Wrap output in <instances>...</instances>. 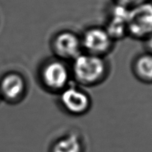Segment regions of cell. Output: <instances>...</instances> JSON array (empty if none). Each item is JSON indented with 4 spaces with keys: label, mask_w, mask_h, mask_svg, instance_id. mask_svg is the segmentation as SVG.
<instances>
[{
    "label": "cell",
    "mask_w": 152,
    "mask_h": 152,
    "mask_svg": "<svg viewBox=\"0 0 152 152\" xmlns=\"http://www.w3.org/2000/svg\"><path fill=\"white\" fill-rule=\"evenodd\" d=\"M129 13V8L117 4L111 10L108 20L104 28L114 42L123 39L128 36Z\"/></svg>",
    "instance_id": "8"
},
{
    "label": "cell",
    "mask_w": 152,
    "mask_h": 152,
    "mask_svg": "<svg viewBox=\"0 0 152 152\" xmlns=\"http://www.w3.org/2000/svg\"><path fill=\"white\" fill-rule=\"evenodd\" d=\"M58 95L61 108L71 116H83L91 108L92 100L90 95L78 86L70 84Z\"/></svg>",
    "instance_id": "4"
},
{
    "label": "cell",
    "mask_w": 152,
    "mask_h": 152,
    "mask_svg": "<svg viewBox=\"0 0 152 152\" xmlns=\"http://www.w3.org/2000/svg\"><path fill=\"white\" fill-rule=\"evenodd\" d=\"M143 42L146 52L152 54V34L149 37H147L145 40H143Z\"/></svg>",
    "instance_id": "12"
},
{
    "label": "cell",
    "mask_w": 152,
    "mask_h": 152,
    "mask_svg": "<svg viewBox=\"0 0 152 152\" xmlns=\"http://www.w3.org/2000/svg\"><path fill=\"white\" fill-rule=\"evenodd\" d=\"M28 93V83L20 73L10 71L0 79V96L1 100L9 104L22 102Z\"/></svg>",
    "instance_id": "7"
},
{
    "label": "cell",
    "mask_w": 152,
    "mask_h": 152,
    "mask_svg": "<svg viewBox=\"0 0 152 152\" xmlns=\"http://www.w3.org/2000/svg\"><path fill=\"white\" fill-rule=\"evenodd\" d=\"M134 76L139 81L152 84V54L145 52L138 55L132 62Z\"/></svg>",
    "instance_id": "9"
},
{
    "label": "cell",
    "mask_w": 152,
    "mask_h": 152,
    "mask_svg": "<svg viewBox=\"0 0 152 152\" xmlns=\"http://www.w3.org/2000/svg\"><path fill=\"white\" fill-rule=\"evenodd\" d=\"M50 152H84V144L77 134L71 132L55 140Z\"/></svg>",
    "instance_id": "10"
},
{
    "label": "cell",
    "mask_w": 152,
    "mask_h": 152,
    "mask_svg": "<svg viewBox=\"0 0 152 152\" xmlns=\"http://www.w3.org/2000/svg\"><path fill=\"white\" fill-rule=\"evenodd\" d=\"M114 1H115V4L124 6L128 8H132L148 0H114Z\"/></svg>",
    "instance_id": "11"
},
{
    "label": "cell",
    "mask_w": 152,
    "mask_h": 152,
    "mask_svg": "<svg viewBox=\"0 0 152 152\" xmlns=\"http://www.w3.org/2000/svg\"><path fill=\"white\" fill-rule=\"evenodd\" d=\"M50 49L54 57L65 62H72L83 52L80 37L68 30L59 31L53 36L50 41Z\"/></svg>",
    "instance_id": "6"
},
{
    "label": "cell",
    "mask_w": 152,
    "mask_h": 152,
    "mask_svg": "<svg viewBox=\"0 0 152 152\" xmlns=\"http://www.w3.org/2000/svg\"><path fill=\"white\" fill-rule=\"evenodd\" d=\"M56 57L43 62L38 71L42 87L49 93L59 94L70 85L72 80L70 65Z\"/></svg>",
    "instance_id": "2"
},
{
    "label": "cell",
    "mask_w": 152,
    "mask_h": 152,
    "mask_svg": "<svg viewBox=\"0 0 152 152\" xmlns=\"http://www.w3.org/2000/svg\"><path fill=\"white\" fill-rule=\"evenodd\" d=\"M72 79L84 87H94L103 83L109 74V66L105 57L83 52L71 62Z\"/></svg>",
    "instance_id": "1"
},
{
    "label": "cell",
    "mask_w": 152,
    "mask_h": 152,
    "mask_svg": "<svg viewBox=\"0 0 152 152\" xmlns=\"http://www.w3.org/2000/svg\"><path fill=\"white\" fill-rule=\"evenodd\" d=\"M1 101V96H0V102Z\"/></svg>",
    "instance_id": "13"
},
{
    "label": "cell",
    "mask_w": 152,
    "mask_h": 152,
    "mask_svg": "<svg viewBox=\"0 0 152 152\" xmlns=\"http://www.w3.org/2000/svg\"><path fill=\"white\" fill-rule=\"evenodd\" d=\"M128 36L145 40L152 34V1H145L129 8L127 21Z\"/></svg>",
    "instance_id": "3"
},
{
    "label": "cell",
    "mask_w": 152,
    "mask_h": 152,
    "mask_svg": "<svg viewBox=\"0 0 152 152\" xmlns=\"http://www.w3.org/2000/svg\"><path fill=\"white\" fill-rule=\"evenodd\" d=\"M83 51L89 54L105 57L113 50L115 42L104 27L88 28L80 37Z\"/></svg>",
    "instance_id": "5"
}]
</instances>
